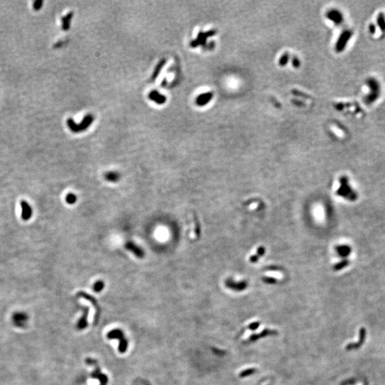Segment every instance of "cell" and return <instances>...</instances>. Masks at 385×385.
I'll return each mask as SVG.
<instances>
[{
	"label": "cell",
	"mask_w": 385,
	"mask_h": 385,
	"mask_svg": "<svg viewBox=\"0 0 385 385\" xmlns=\"http://www.w3.org/2000/svg\"><path fill=\"white\" fill-rule=\"evenodd\" d=\"M368 93L365 96V103L370 106L379 100L382 94V85L377 79L370 77L366 81Z\"/></svg>",
	"instance_id": "1"
},
{
	"label": "cell",
	"mask_w": 385,
	"mask_h": 385,
	"mask_svg": "<svg viewBox=\"0 0 385 385\" xmlns=\"http://www.w3.org/2000/svg\"><path fill=\"white\" fill-rule=\"evenodd\" d=\"M94 117L91 114H88V115L85 116L83 120L81 122V124H77L76 122H74L73 118H68L66 121V124L71 131L74 133H79L82 132L86 130L89 128L90 125L94 122Z\"/></svg>",
	"instance_id": "2"
},
{
	"label": "cell",
	"mask_w": 385,
	"mask_h": 385,
	"mask_svg": "<svg viewBox=\"0 0 385 385\" xmlns=\"http://www.w3.org/2000/svg\"><path fill=\"white\" fill-rule=\"evenodd\" d=\"M352 31L350 30H345L341 34L339 37L338 42L336 44V51L342 52L346 48L347 44L352 36Z\"/></svg>",
	"instance_id": "3"
},
{
	"label": "cell",
	"mask_w": 385,
	"mask_h": 385,
	"mask_svg": "<svg viewBox=\"0 0 385 385\" xmlns=\"http://www.w3.org/2000/svg\"><path fill=\"white\" fill-rule=\"evenodd\" d=\"M215 31H209L208 32H199L198 37L196 39L191 41L190 46L192 47H197L199 45H205L206 39L208 37L211 36L215 34Z\"/></svg>",
	"instance_id": "4"
},
{
	"label": "cell",
	"mask_w": 385,
	"mask_h": 385,
	"mask_svg": "<svg viewBox=\"0 0 385 385\" xmlns=\"http://www.w3.org/2000/svg\"><path fill=\"white\" fill-rule=\"evenodd\" d=\"M339 195H343L344 197H347L348 198H351L352 200L355 199V193H353L351 188L349 186V184H347V180L345 178H343L342 179V187L340 190L338 191Z\"/></svg>",
	"instance_id": "5"
},
{
	"label": "cell",
	"mask_w": 385,
	"mask_h": 385,
	"mask_svg": "<svg viewBox=\"0 0 385 385\" xmlns=\"http://www.w3.org/2000/svg\"><path fill=\"white\" fill-rule=\"evenodd\" d=\"M327 18L337 25H339L344 22L343 14L337 9L330 10L327 13Z\"/></svg>",
	"instance_id": "6"
},
{
	"label": "cell",
	"mask_w": 385,
	"mask_h": 385,
	"mask_svg": "<svg viewBox=\"0 0 385 385\" xmlns=\"http://www.w3.org/2000/svg\"><path fill=\"white\" fill-rule=\"evenodd\" d=\"M21 208H22V218L26 221L30 220L32 216V208L27 202L25 201H21Z\"/></svg>",
	"instance_id": "7"
},
{
	"label": "cell",
	"mask_w": 385,
	"mask_h": 385,
	"mask_svg": "<svg viewBox=\"0 0 385 385\" xmlns=\"http://www.w3.org/2000/svg\"><path fill=\"white\" fill-rule=\"evenodd\" d=\"M148 99L157 104L162 105L166 102V96L159 93L157 90H153L148 94Z\"/></svg>",
	"instance_id": "8"
},
{
	"label": "cell",
	"mask_w": 385,
	"mask_h": 385,
	"mask_svg": "<svg viewBox=\"0 0 385 385\" xmlns=\"http://www.w3.org/2000/svg\"><path fill=\"white\" fill-rule=\"evenodd\" d=\"M278 334V333L276 330H267V329H265V330L261 332L260 334H253V335H251L248 341L250 342H253L262 338H265V337H267L270 335H275V334Z\"/></svg>",
	"instance_id": "9"
},
{
	"label": "cell",
	"mask_w": 385,
	"mask_h": 385,
	"mask_svg": "<svg viewBox=\"0 0 385 385\" xmlns=\"http://www.w3.org/2000/svg\"><path fill=\"white\" fill-rule=\"evenodd\" d=\"M212 99H213V94L211 92L201 94L196 99V104L200 107H203V106L206 105Z\"/></svg>",
	"instance_id": "10"
},
{
	"label": "cell",
	"mask_w": 385,
	"mask_h": 385,
	"mask_svg": "<svg viewBox=\"0 0 385 385\" xmlns=\"http://www.w3.org/2000/svg\"><path fill=\"white\" fill-rule=\"evenodd\" d=\"M365 336H366V330L364 328H362L360 331V339L359 341H358L357 343L355 344H349L347 345L346 347V349L347 350H352L354 349H357L358 347H360L361 345L362 344V343L365 341Z\"/></svg>",
	"instance_id": "11"
},
{
	"label": "cell",
	"mask_w": 385,
	"mask_h": 385,
	"mask_svg": "<svg viewBox=\"0 0 385 385\" xmlns=\"http://www.w3.org/2000/svg\"><path fill=\"white\" fill-rule=\"evenodd\" d=\"M73 17L74 13L71 12L62 17V29L63 31H68L70 29L71 22Z\"/></svg>",
	"instance_id": "12"
},
{
	"label": "cell",
	"mask_w": 385,
	"mask_h": 385,
	"mask_svg": "<svg viewBox=\"0 0 385 385\" xmlns=\"http://www.w3.org/2000/svg\"><path fill=\"white\" fill-rule=\"evenodd\" d=\"M226 285L228 288L232 289V290H238V291L243 290L245 288H246V287H247V284L245 282L240 283H235L232 282V281H228V282L226 283Z\"/></svg>",
	"instance_id": "13"
},
{
	"label": "cell",
	"mask_w": 385,
	"mask_h": 385,
	"mask_svg": "<svg viewBox=\"0 0 385 385\" xmlns=\"http://www.w3.org/2000/svg\"><path fill=\"white\" fill-rule=\"evenodd\" d=\"M377 27L379 29L382 33L385 32V15L384 13H379L377 17Z\"/></svg>",
	"instance_id": "14"
},
{
	"label": "cell",
	"mask_w": 385,
	"mask_h": 385,
	"mask_svg": "<svg viewBox=\"0 0 385 385\" xmlns=\"http://www.w3.org/2000/svg\"><path fill=\"white\" fill-rule=\"evenodd\" d=\"M166 62V59H162L161 62H159L158 65L156 66V69H154L152 77H151V79H152L153 81H154L156 78H157L158 76L159 75V74H160V72L161 71L162 69H163L164 65H165Z\"/></svg>",
	"instance_id": "15"
},
{
	"label": "cell",
	"mask_w": 385,
	"mask_h": 385,
	"mask_svg": "<svg viewBox=\"0 0 385 385\" xmlns=\"http://www.w3.org/2000/svg\"><path fill=\"white\" fill-rule=\"evenodd\" d=\"M256 372V370L255 368H249L245 370H243L241 371V372L239 374V377H240V378H245L247 377H248L250 375H252V374H253L254 373Z\"/></svg>",
	"instance_id": "16"
},
{
	"label": "cell",
	"mask_w": 385,
	"mask_h": 385,
	"mask_svg": "<svg viewBox=\"0 0 385 385\" xmlns=\"http://www.w3.org/2000/svg\"><path fill=\"white\" fill-rule=\"evenodd\" d=\"M338 251L340 256H347L350 253L351 250H350V248L349 246L343 245V246H340V247H339V248H338Z\"/></svg>",
	"instance_id": "17"
},
{
	"label": "cell",
	"mask_w": 385,
	"mask_h": 385,
	"mask_svg": "<svg viewBox=\"0 0 385 385\" xmlns=\"http://www.w3.org/2000/svg\"><path fill=\"white\" fill-rule=\"evenodd\" d=\"M66 203L69 204H71H71L75 203L76 201V196L74 194H73V193H69V194H67V195H66Z\"/></svg>",
	"instance_id": "18"
},
{
	"label": "cell",
	"mask_w": 385,
	"mask_h": 385,
	"mask_svg": "<svg viewBox=\"0 0 385 385\" xmlns=\"http://www.w3.org/2000/svg\"><path fill=\"white\" fill-rule=\"evenodd\" d=\"M44 4V2L42 1V0H36V1L34 2L33 3V9L34 10H35V11H39V10H40L42 7H43Z\"/></svg>",
	"instance_id": "19"
},
{
	"label": "cell",
	"mask_w": 385,
	"mask_h": 385,
	"mask_svg": "<svg viewBox=\"0 0 385 385\" xmlns=\"http://www.w3.org/2000/svg\"><path fill=\"white\" fill-rule=\"evenodd\" d=\"M107 179L111 181H116L118 179V176L116 173H109L107 175Z\"/></svg>",
	"instance_id": "20"
},
{
	"label": "cell",
	"mask_w": 385,
	"mask_h": 385,
	"mask_svg": "<svg viewBox=\"0 0 385 385\" xmlns=\"http://www.w3.org/2000/svg\"><path fill=\"white\" fill-rule=\"evenodd\" d=\"M377 27L376 24L371 23L370 25H369L368 30H369V31H370V33L371 34H374L376 33V31H377Z\"/></svg>",
	"instance_id": "21"
},
{
	"label": "cell",
	"mask_w": 385,
	"mask_h": 385,
	"mask_svg": "<svg viewBox=\"0 0 385 385\" xmlns=\"http://www.w3.org/2000/svg\"><path fill=\"white\" fill-rule=\"evenodd\" d=\"M260 325H261V323H260V322H254L253 323L250 324L249 326H248V328L250 329V330H257V328L259 327Z\"/></svg>",
	"instance_id": "22"
},
{
	"label": "cell",
	"mask_w": 385,
	"mask_h": 385,
	"mask_svg": "<svg viewBox=\"0 0 385 385\" xmlns=\"http://www.w3.org/2000/svg\"><path fill=\"white\" fill-rule=\"evenodd\" d=\"M288 56L287 54H284L282 57H281V59L280 60V64L281 66H284L287 63V62H288Z\"/></svg>",
	"instance_id": "23"
},
{
	"label": "cell",
	"mask_w": 385,
	"mask_h": 385,
	"mask_svg": "<svg viewBox=\"0 0 385 385\" xmlns=\"http://www.w3.org/2000/svg\"><path fill=\"white\" fill-rule=\"evenodd\" d=\"M103 288V283L101 282V281L96 283L94 285V290H96V292H99Z\"/></svg>",
	"instance_id": "24"
},
{
	"label": "cell",
	"mask_w": 385,
	"mask_h": 385,
	"mask_svg": "<svg viewBox=\"0 0 385 385\" xmlns=\"http://www.w3.org/2000/svg\"><path fill=\"white\" fill-rule=\"evenodd\" d=\"M293 62H294V65L295 66H297L299 65V62H298V61H297V60H295V59H294Z\"/></svg>",
	"instance_id": "25"
}]
</instances>
